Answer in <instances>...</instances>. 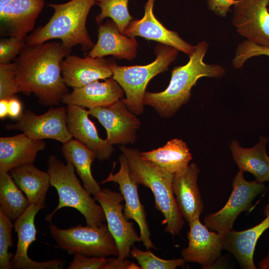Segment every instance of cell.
I'll return each mask as SVG.
<instances>
[{
    "instance_id": "obj_1",
    "label": "cell",
    "mask_w": 269,
    "mask_h": 269,
    "mask_svg": "<svg viewBox=\"0 0 269 269\" xmlns=\"http://www.w3.org/2000/svg\"><path fill=\"white\" fill-rule=\"evenodd\" d=\"M71 50L61 42L26 44L14 62L18 92L33 93L44 105H59L68 93L61 63Z\"/></svg>"
},
{
    "instance_id": "obj_2",
    "label": "cell",
    "mask_w": 269,
    "mask_h": 269,
    "mask_svg": "<svg viewBox=\"0 0 269 269\" xmlns=\"http://www.w3.org/2000/svg\"><path fill=\"white\" fill-rule=\"evenodd\" d=\"M195 46L188 62L173 69L169 84L164 91L145 93L144 105L151 106L162 117L172 116L181 106L188 102L191 96V89L200 78H218L225 73L223 66L207 64L204 61L208 48L207 42L202 41Z\"/></svg>"
},
{
    "instance_id": "obj_3",
    "label": "cell",
    "mask_w": 269,
    "mask_h": 269,
    "mask_svg": "<svg viewBox=\"0 0 269 269\" xmlns=\"http://www.w3.org/2000/svg\"><path fill=\"white\" fill-rule=\"evenodd\" d=\"M127 157L131 172L138 184L148 188L155 199V207L164 216V231L172 236L179 234L185 221L179 210L172 188L174 174L143 159L136 148L120 147Z\"/></svg>"
},
{
    "instance_id": "obj_4",
    "label": "cell",
    "mask_w": 269,
    "mask_h": 269,
    "mask_svg": "<svg viewBox=\"0 0 269 269\" xmlns=\"http://www.w3.org/2000/svg\"><path fill=\"white\" fill-rule=\"evenodd\" d=\"M96 0H71L61 4H50L54 13L48 22L26 38V44L37 45L52 39H59L71 49L80 45L84 51L91 49L95 44L87 28L86 20Z\"/></svg>"
},
{
    "instance_id": "obj_5",
    "label": "cell",
    "mask_w": 269,
    "mask_h": 269,
    "mask_svg": "<svg viewBox=\"0 0 269 269\" xmlns=\"http://www.w3.org/2000/svg\"><path fill=\"white\" fill-rule=\"evenodd\" d=\"M47 162L50 186L56 189L59 202L52 213L46 216L45 220L50 222L54 214L60 209L71 207L84 216L87 226L102 225L106 221L103 209L82 186L75 174L74 166L70 163L65 164L53 155L48 157Z\"/></svg>"
},
{
    "instance_id": "obj_6",
    "label": "cell",
    "mask_w": 269,
    "mask_h": 269,
    "mask_svg": "<svg viewBox=\"0 0 269 269\" xmlns=\"http://www.w3.org/2000/svg\"><path fill=\"white\" fill-rule=\"evenodd\" d=\"M178 51L173 47L159 43L155 48L156 59L148 64L123 66L111 62L112 78L123 89L126 98L123 100L130 111L136 115L143 113V98L148 82L168 69L176 59Z\"/></svg>"
},
{
    "instance_id": "obj_7",
    "label": "cell",
    "mask_w": 269,
    "mask_h": 269,
    "mask_svg": "<svg viewBox=\"0 0 269 269\" xmlns=\"http://www.w3.org/2000/svg\"><path fill=\"white\" fill-rule=\"evenodd\" d=\"M49 229L59 247L69 255L103 257L119 255L117 245L107 224L103 223L99 227L78 225L62 229L51 224Z\"/></svg>"
},
{
    "instance_id": "obj_8",
    "label": "cell",
    "mask_w": 269,
    "mask_h": 269,
    "mask_svg": "<svg viewBox=\"0 0 269 269\" xmlns=\"http://www.w3.org/2000/svg\"><path fill=\"white\" fill-rule=\"evenodd\" d=\"M243 173L239 170L234 176L233 190L225 205L219 211L204 218V225L210 230L223 235L232 230L238 216L248 211L255 198L266 189L264 183L256 179L246 180Z\"/></svg>"
},
{
    "instance_id": "obj_9",
    "label": "cell",
    "mask_w": 269,
    "mask_h": 269,
    "mask_svg": "<svg viewBox=\"0 0 269 269\" xmlns=\"http://www.w3.org/2000/svg\"><path fill=\"white\" fill-rule=\"evenodd\" d=\"M94 199L102 207L108 229L117 245L119 259H127L134 243L140 242L133 223L129 222L124 215V201L121 192L109 189H101L94 195Z\"/></svg>"
},
{
    "instance_id": "obj_10",
    "label": "cell",
    "mask_w": 269,
    "mask_h": 269,
    "mask_svg": "<svg viewBox=\"0 0 269 269\" xmlns=\"http://www.w3.org/2000/svg\"><path fill=\"white\" fill-rule=\"evenodd\" d=\"M5 129L20 130L34 139H52L63 144L73 138L67 127L66 108L63 107L51 108L40 115L25 110L17 119L16 123L7 124Z\"/></svg>"
},
{
    "instance_id": "obj_11",
    "label": "cell",
    "mask_w": 269,
    "mask_h": 269,
    "mask_svg": "<svg viewBox=\"0 0 269 269\" xmlns=\"http://www.w3.org/2000/svg\"><path fill=\"white\" fill-rule=\"evenodd\" d=\"M119 160L120 170L114 174L112 171L105 179L101 181V183L114 182L119 185L120 192L125 201L124 209L125 217L127 220H134L138 225L140 241L146 249H155L150 239V232L144 208L139 198V184L131 172L129 161L125 155L121 154Z\"/></svg>"
},
{
    "instance_id": "obj_12",
    "label": "cell",
    "mask_w": 269,
    "mask_h": 269,
    "mask_svg": "<svg viewBox=\"0 0 269 269\" xmlns=\"http://www.w3.org/2000/svg\"><path fill=\"white\" fill-rule=\"evenodd\" d=\"M269 0H236L232 23L247 40L269 47Z\"/></svg>"
},
{
    "instance_id": "obj_13",
    "label": "cell",
    "mask_w": 269,
    "mask_h": 269,
    "mask_svg": "<svg viewBox=\"0 0 269 269\" xmlns=\"http://www.w3.org/2000/svg\"><path fill=\"white\" fill-rule=\"evenodd\" d=\"M90 115L96 118L105 129L107 139L112 145L134 143L141 122L128 108L123 98L106 107L89 109Z\"/></svg>"
},
{
    "instance_id": "obj_14",
    "label": "cell",
    "mask_w": 269,
    "mask_h": 269,
    "mask_svg": "<svg viewBox=\"0 0 269 269\" xmlns=\"http://www.w3.org/2000/svg\"><path fill=\"white\" fill-rule=\"evenodd\" d=\"M45 203L30 204L25 212L17 218L13 224L17 235L16 250L11 261L14 269H60L65 262L60 259L37 262L30 258L27 254L31 243L36 240V229L34 219L39 210L45 208Z\"/></svg>"
},
{
    "instance_id": "obj_15",
    "label": "cell",
    "mask_w": 269,
    "mask_h": 269,
    "mask_svg": "<svg viewBox=\"0 0 269 269\" xmlns=\"http://www.w3.org/2000/svg\"><path fill=\"white\" fill-rule=\"evenodd\" d=\"M188 223V245L181 251L182 258L185 262L211 268L218 260L224 249L223 235L208 229L199 218Z\"/></svg>"
},
{
    "instance_id": "obj_16",
    "label": "cell",
    "mask_w": 269,
    "mask_h": 269,
    "mask_svg": "<svg viewBox=\"0 0 269 269\" xmlns=\"http://www.w3.org/2000/svg\"><path fill=\"white\" fill-rule=\"evenodd\" d=\"M154 1L155 0H147L144 5L143 16L139 19H133L124 34L131 38L140 36L171 46L189 57L194 52L196 46L190 44L177 32L167 29L160 22L153 13Z\"/></svg>"
},
{
    "instance_id": "obj_17",
    "label": "cell",
    "mask_w": 269,
    "mask_h": 269,
    "mask_svg": "<svg viewBox=\"0 0 269 269\" xmlns=\"http://www.w3.org/2000/svg\"><path fill=\"white\" fill-rule=\"evenodd\" d=\"M61 63V73L67 86L83 87L93 81L112 77L111 62L103 57L85 58L68 54Z\"/></svg>"
},
{
    "instance_id": "obj_18",
    "label": "cell",
    "mask_w": 269,
    "mask_h": 269,
    "mask_svg": "<svg viewBox=\"0 0 269 269\" xmlns=\"http://www.w3.org/2000/svg\"><path fill=\"white\" fill-rule=\"evenodd\" d=\"M66 110L67 127L73 137L95 152L100 161L109 159L114 150L113 145L99 136L89 118V110L76 105H67Z\"/></svg>"
},
{
    "instance_id": "obj_19",
    "label": "cell",
    "mask_w": 269,
    "mask_h": 269,
    "mask_svg": "<svg viewBox=\"0 0 269 269\" xmlns=\"http://www.w3.org/2000/svg\"><path fill=\"white\" fill-rule=\"evenodd\" d=\"M200 170L195 163L189 164L174 174L172 188L180 213L186 221L199 218L204 204L197 185Z\"/></svg>"
},
{
    "instance_id": "obj_20",
    "label": "cell",
    "mask_w": 269,
    "mask_h": 269,
    "mask_svg": "<svg viewBox=\"0 0 269 269\" xmlns=\"http://www.w3.org/2000/svg\"><path fill=\"white\" fill-rule=\"evenodd\" d=\"M124 91L112 77L96 80L83 87L73 88L63 97L61 103L89 109L110 106L123 98Z\"/></svg>"
},
{
    "instance_id": "obj_21",
    "label": "cell",
    "mask_w": 269,
    "mask_h": 269,
    "mask_svg": "<svg viewBox=\"0 0 269 269\" xmlns=\"http://www.w3.org/2000/svg\"><path fill=\"white\" fill-rule=\"evenodd\" d=\"M266 218L254 227L243 231H229L224 234V249L235 258L244 269H256L254 255L257 241L263 233L269 228V203L264 208Z\"/></svg>"
},
{
    "instance_id": "obj_22",
    "label": "cell",
    "mask_w": 269,
    "mask_h": 269,
    "mask_svg": "<svg viewBox=\"0 0 269 269\" xmlns=\"http://www.w3.org/2000/svg\"><path fill=\"white\" fill-rule=\"evenodd\" d=\"M98 32L97 42L87 56L96 58L112 55L119 59L128 60L136 57L138 44L135 38L122 34L112 19L101 24Z\"/></svg>"
},
{
    "instance_id": "obj_23",
    "label": "cell",
    "mask_w": 269,
    "mask_h": 269,
    "mask_svg": "<svg viewBox=\"0 0 269 269\" xmlns=\"http://www.w3.org/2000/svg\"><path fill=\"white\" fill-rule=\"evenodd\" d=\"M45 143L22 133L0 137V172H9L24 164L33 162Z\"/></svg>"
},
{
    "instance_id": "obj_24",
    "label": "cell",
    "mask_w": 269,
    "mask_h": 269,
    "mask_svg": "<svg viewBox=\"0 0 269 269\" xmlns=\"http://www.w3.org/2000/svg\"><path fill=\"white\" fill-rule=\"evenodd\" d=\"M43 0H12L0 13L1 25L10 36L25 37L34 26Z\"/></svg>"
},
{
    "instance_id": "obj_25",
    "label": "cell",
    "mask_w": 269,
    "mask_h": 269,
    "mask_svg": "<svg viewBox=\"0 0 269 269\" xmlns=\"http://www.w3.org/2000/svg\"><path fill=\"white\" fill-rule=\"evenodd\" d=\"M268 141L267 137L262 136L259 141L251 148L242 147L236 140L230 144L233 157L239 170L251 173L262 183L269 181V156L266 149Z\"/></svg>"
},
{
    "instance_id": "obj_26",
    "label": "cell",
    "mask_w": 269,
    "mask_h": 269,
    "mask_svg": "<svg viewBox=\"0 0 269 269\" xmlns=\"http://www.w3.org/2000/svg\"><path fill=\"white\" fill-rule=\"evenodd\" d=\"M9 173L29 204L45 203L46 193L50 186L47 171L38 169L32 162L14 168Z\"/></svg>"
},
{
    "instance_id": "obj_27",
    "label": "cell",
    "mask_w": 269,
    "mask_h": 269,
    "mask_svg": "<svg viewBox=\"0 0 269 269\" xmlns=\"http://www.w3.org/2000/svg\"><path fill=\"white\" fill-rule=\"evenodd\" d=\"M142 158L174 174L185 169L192 158L186 143L174 138L164 145L148 151L140 152Z\"/></svg>"
},
{
    "instance_id": "obj_28",
    "label": "cell",
    "mask_w": 269,
    "mask_h": 269,
    "mask_svg": "<svg viewBox=\"0 0 269 269\" xmlns=\"http://www.w3.org/2000/svg\"><path fill=\"white\" fill-rule=\"evenodd\" d=\"M61 151L67 163L74 166L88 192L94 195L98 193L101 189L91 171L92 163L97 158L95 152L73 138L63 144Z\"/></svg>"
},
{
    "instance_id": "obj_29",
    "label": "cell",
    "mask_w": 269,
    "mask_h": 269,
    "mask_svg": "<svg viewBox=\"0 0 269 269\" xmlns=\"http://www.w3.org/2000/svg\"><path fill=\"white\" fill-rule=\"evenodd\" d=\"M24 195L9 172H0V211L11 221L22 214L30 204Z\"/></svg>"
},
{
    "instance_id": "obj_30",
    "label": "cell",
    "mask_w": 269,
    "mask_h": 269,
    "mask_svg": "<svg viewBox=\"0 0 269 269\" xmlns=\"http://www.w3.org/2000/svg\"><path fill=\"white\" fill-rule=\"evenodd\" d=\"M129 0H96L101 8V12L96 17L97 23L100 24L109 17L117 25L120 32L124 34L126 28L133 19L128 10Z\"/></svg>"
},
{
    "instance_id": "obj_31",
    "label": "cell",
    "mask_w": 269,
    "mask_h": 269,
    "mask_svg": "<svg viewBox=\"0 0 269 269\" xmlns=\"http://www.w3.org/2000/svg\"><path fill=\"white\" fill-rule=\"evenodd\" d=\"M130 255L137 261L140 269H175L178 267H184L185 262L183 258L161 259L150 251L140 250L134 245L131 249Z\"/></svg>"
},
{
    "instance_id": "obj_32",
    "label": "cell",
    "mask_w": 269,
    "mask_h": 269,
    "mask_svg": "<svg viewBox=\"0 0 269 269\" xmlns=\"http://www.w3.org/2000/svg\"><path fill=\"white\" fill-rule=\"evenodd\" d=\"M6 216L0 211V269H12L13 255L8 252L13 246L12 228L13 224Z\"/></svg>"
},
{
    "instance_id": "obj_33",
    "label": "cell",
    "mask_w": 269,
    "mask_h": 269,
    "mask_svg": "<svg viewBox=\"0 0 269 269\" xmlns=\"http://www.w3.org/2000/svg\"><path fill=\"white\" fill-rule=\"evenodd\" d=\"M261 55L269 56V47L245 39L239 43L237 47L232 62L233 66L236 69H239L248 59Z\"/></svg>"
},
{
    "instance_id": "obj_34",
    "label": "cell",
    "mask_w": 269,
    "mask_h": 269,
    "mask_svg": "<svg viewBox=\"0 0 269 269\" xmlns=\"http://www.w3.org/2000/svg\"><path fill=\"white\" fill-rule=\"evenodd\" d=\"M15 70L14 62L0 64V100L9 99L18 92Z\"/></svg>"
},
{
    "instance_id": "obj_35",
    "label": "cell",
    "mask_w": 269,
    "mask_h": 269,
    "mask_svg": "<svg viewBox=\"0 0 269 269\" xmlns=\"http://www.w3.org/2000/svg\"><path fill=\"white\" fill-rule=\"evenodd\" d=\"M26 45L25 37L10 36L0 41V64L11 63L19 55Z\"/></svg>"
},
{
    "instance_id": "obj_36",
    "label": "cell",
    "mask_w": 269,
    "mask_h": 269,
    "mask_svg": "<svg viewBox=\"0 0 269 269\" xmlns=\"http://www.w3.org/2000/svg\"><path fill=\"white\" fill-rule=\"evenodd\" d=\"M109 259L103 257H87L80 254L74 255L68 269H102Z\"/></svg>"
},
{
    "instance_id": "obj_37",
    "label": "cell",
    "mask_w": 269,
    "mask_h": 269,
    "mask_svg": "<svg viewBox=\"0 0 269 269\" xmlns=\"http://www.w3.org/2000/svg\"><path fill=\"white\" fill-rule=\"evenodd\" d=\"M235 2L236 0H207L206 4L210 11L217 16L225 17Z\"/></svg>"
},
{
    "instance_id": "obj_38",
    "label": "cell",
    "mask_w": 269,
    "mask_h": 269,
    "mask_svg": "<svg viewBox=\"0 0 269 269\" xmlns=\"http://www.w3.org/2000/svg\"><path fill=\"white\" fill-rule=\"evenodd\" d=\"M102 269H140V267L127 259L121 260L117 257L109 259Z\"/></svg>"
},
{
    "instance_id": "obj_39",
    "label": "cell",
    "mask_w": 269,
    "mask_h": 269,
    "mask_svg": "<svg viewBox=\"0 0 269 269\" xmlns=\"http://www.w3.org/2000/svg\"><path fill=\"white\" fill-rule=\"evenodd\" d=\"M22 104L19 99L13 96L8 99V115L12 119H17L21 114Z\"/></svg>"
},
{
    "instance_id": "obj_40",
    "label": "cell",
    "mask_w": 269,
    "mask_h": 269,
    "mask_svg": "<svg viewBox=\"0 0 269 269\" xmlns=\"http://www.w3.org/2000/svg\"><path fill=\"white\" fill-rule=\"evenodd\" d=\"M8 115V99L0 100V118L4 119Z\"/></svg>"
},
{
    "instance_id": "obj_41",
    "label": "cell",
    "mask_w": 269,
    "mask_h": 269,
    "mask_svg": "<svg viewBox=\"0 0 269 269\" xmlns=\"http://www.w3.org/2000/svg\"><path fill=\"white\" fill-rule=\"evenodd\" d=\"M259 267L260 269H269V252L268 255L259 262Z\"/></svg>"
},
{
    "instance_id": "obj_42",
    "label": "cell",
    "mask_w": 269,
    "mask_h": 269,
    "mask_svg": "<svg viewBox=\"0 0 269 269\" xmlns=\"http://www.w3.org/2000/svg\"><path fill=\"white\" fill-rule=\"evenodd\" d=\"M12 0H0V13L8 6Z\"/></svg>"
},
{
    "instance_id": "obj_43",
    "label": "cell",
    "mask_w": 269,
    "mask_h": 269,
    "mask_svg": "<svg viewBox=\"0 0 269 269\" xmlns=\"http://www.w3.org/2000/svg\"><path fill=\"white\" fill-rule=\"evenodd\" d=\"M268 10H269V7H268Z\"/></svg>"
}]
</instances>
